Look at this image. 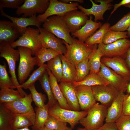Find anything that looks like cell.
<instances>
[{"instance_id":"cell-34","label":"cell","mask_w":130,"mask_h":130,"mask_svg":"<svg viewBox=\"0 0 130 130\" xmlns=\"http://www.w3.org/2000/svg\"><path fill=\"white\" fill-rule=\"evenodd\" d=\"M22 98L18 90L7 88L0 89V104L11 102Z\"/></svg>"},{"instance_id":"cell-31","label":"cell","mask_w":130,"mask_h":130,"mask_svg":"<svg viewBox=\"0 0 130 130\" xmlns=\"http://www.w3.org/2000/svg\"><path fill=\"white\" fill-rule=\"evenodd\" d=\"M48 68L56 78L58 82L62 80L63 77L62 64L59 55L47 62Z\"/></svg>"},{"instance_id":"cell-47","label":"cell","mask_w":130,"mask_h":130,"mask_svg":"<svg viewBox=\"0 0 130 130\" xmlns=\"http://www.w3.org/2000/svg\"><path fill=\"white\" fill-rule=\"evenodd\" d=\"M130 3V0H123L118 4H116L114 5L113 9L111 12L109 18L111 15L117 9L122 6Z\"/></svg>"},{"instance_id":"cell-36","label":"cell","mask_w":130,"mask_h":130,"mask_svg":"<svg viewBox=\"0 0 130 130\" xmlns=\"http://www.w3.org/2000/svg\"><path fill=\"white\" fill-rule=\"evenodd\" d=\"M47 68V64H46L39 67L33 72L26 81L20 84L21 87L25 89H28L31 86L34 84L36 81L39 80Z\"/></svg>"},{"instance_id":"cell-32","label":"cell","mask_w":130,"mask_h":130,"mask_svg":"<svg viewBox=\"0 0 130 130\" xmlns=\"http://www.w3.org/2000/svg\"><path fill=\"white\" fill-rule=\"evenodd\" d=\"M15 115L0 104V130H12L11 124Z\"/></svg>"},{"instance_id":"cell-4","label":"cell","mask_w":130,"mask_h":130,"mask_svg":"<svg viewBox=\"0 0 130 130\" xmlns=\"http://www.w3.org/2000/svg\"><path fill=\"white\" fill-rule=\"evenodd\" d=\"M43 28L69 44L72 42V37L65 21L61 16L53 15L49 17L44 23Z\"/></svg>"},{"instance_id":"cell-30","label":"cell","mask_w":130,"mask_h":130,"mask_svg":"<svg viewBox=\"0 0 130 130\" xmlns=\"http://www.w3.org/2000/svg\"><path fill=\"white\" fill-rule=\"evenodd\" d=\"M110 26L109 23H104L98 30L88 38L84 42L90 46L102 43L103 38L106 33L110 30Z\"/></svg>"},{"instance_id":"cell-38","label":"cell","mask_w":130,"mask_h":130,"mask_svg":"<svg viewBox=\"0 0 130 130\" xmlns=\"http://www.w3.org/2000/svg\"><path fill=\"white\" fill-rule=\"evenodd\" d=\"M126 32H120L109 30L104 35L103 40V43L107 45L113 43L120 39L127 38L128 37Z\"/></svg>"},{"instance_id":"cell-24","label":"cell","mask_w":130,"mask_h":130,"mask_svg":"<svg viewBox=\"0 0 130 130\" xmlns=\"http://www.w3.org/2000/svg\"><path fill=\"white\" fill-rule=\"evenodd\" d=\"M46 71L48 74L50 86L54 98L58 102L61 108L71 110L60 90L56 78L48 68Z\"/></svg>"},{"instance_id":"cell-28","label":"cell","mask_w":130,"mask_h":130,"mask_svg":"<svg viewBox=\"0 0 130 130\" xmlns=\"http://www.w3.org/2000/svg\"><path fill=\"white\" fill-rule=\"evenodd\" d=\"M61 54H62L52 49L42 47L35 55L37 59V65L40 67Z\"/></svg>"},{"instance_id":"cell-2","label":"cell","mask_w":130,"mask_h":130,"mask_svg":"<svg viewBox=\"0 0 130 130\" xmlns=\"http://www.w3.org/2000/svg\"><path fill=\"white\" fill-rule=\"evenodd\" d=\"M107 109L101 104L96 103L88 110L86 116L79 123L88 130H97L103 125Z\"/></svg>"},{"instance_id":"cell-48","label":"cell","mask_w":130,"mask_h":130,"mask_svg":"<svg viewBox=\"0 0 130 130\" xmlns=\"http://www.w3.org/2000/svg\"><path fill=\"white\" fill-rule=\"evenodd\" d=\"M125 60L130 70V48L126 53Z\"/></svg>"},{"instance_id":"cell-45","label":"cell","mask_w":130,"mask_h":130,"mask_svg":"<svg viewBox=\"0 0 130 130\" xmlns=\"http://www.w3.org/2000/svg\"><path fill=\"white\" fill-rule=\"evenodd\" d=\"M97 130H118L115 122L105 123Z\"/></svg>"},{"instance_id":"cell-39","label":"cell","mask_w":130,"mask_h":130,"mask_svg":"<svg viewBox=\"0 0 130 130\" xmlns=\"http://www.w3.org/2000/svg\"><path fill=\"white\" fill-rule=\"evenodd\" d=\"M33 125L30 120L26 117L21 115H15L11 124L12 130H14Z\"/></svg>"},{"instance_id":"cell-52","label":"cell","mask_w":130,"mask_h":130,"mask_svg":"<svg viewBox=\"0 0 130 130\" xmlns=\"http://www.w3.org/2000/svg\"><path fill=\"white\" fill-rule=\"evenodd\" d=\"M126 91L128 94H130V81L129 82L128 84Z\"/></svg>"},{"instance_id":"cell-42","label":"cell","mask_w":130,"mask_h":130,"mask_svg":"<svg viewBox=\"0 0 130 130\" xmlns=\"http://www.w3.org/2000/svg\"><path fill=\"white\" fill-rule=\"evenodd\" d=\"M67 123L57 119L49 115L45 126L54 130H65L67 127Z\"/></svg>"},{"instance_id":"cell-33","label":"cell","mask_w":130,"mask_h":130,"mask_svg":"<svg viewBox=\"0 0 130 130\" xmlns=\"http://www.w3.org/2000/svg\"><path fill=\"white\" fill-rule=\"evenodd\" d=\"M39 80L42 89L47 95L48 103L49 107L56 104L58 101L52 93L49 81L48 74L46 70Z\"/></svg>"},{"instance_id":"cell-14","label":"cell","mask_w":130,"mask_h":130,"mask_svg":"<svg viewBox=\"0 0 130 130\" xmlns=\"http://www.w3.org/2000/svg\"><path fill=\"white\" fill-rule=\"evenodd\" d=\"M40 31L39 38L43 47L52 49L65 54L66 48L62 40L56 38L54 35L40 27L38 28Z\"/></svg>"},{"instance_id":"cell-51","label":"cell","mask_w":130,"mask_h":130,"mask_svg":"<svg viewBox=\"0 0 130 130\" xmlns=\"http://www.w3.org/2000/svg\"><path fill=\"white\" fill-rule=\"evenodd\" d=\"M65 130H73L71 128L67 127ZM77 130H88L85 128H83L80 127L78 128Z\"/></svg>"},{"instance_id":"cell-8","label":"cell","mask_w":130,"mask_h":130,"mask_svg":"<svg viewBox=\"0 0 130 130\" xmlns=\"http://www.w3.org/2000/svg\"><path fill=\"white\" fill-rule=\"evenodd\" d=\"M40 33L38 28L27 27L25 32L10 46L13 48L17 47L27 48L31 50L32 55H35L43 47L39 38Z\"/></svg>"},{"instance_id":"cell-37","label":"cell","mask_w":130,"mask_h":130,"mask_svg":"<svg viewBox=\"0 0 130 130\" xmlns=\"http://www.w3.org/2000/svg\"><path fill=\"white\" fill-rule=\"evenodd\" d=\"M0 88L1 89L17 88L11 78L8 75L5 64L0 65Z\"/></svg>"},{"instance_id":"cell-12","label":"cell","mask_w":130,"mask_h":130,"mask_svg":"<svg viewBox=\"0 0 130 130\" xmlns=\"http://www.w3.org/2000/svg\"><path fill=\"white\" fill-rule=\"evenodd\" d=\"M91 87L96 101L99 102L101 104L107 108L111 105L119 92L116 88L110 84Z\"/></svg>"},{"instance_id":"cell-9","label":"cell","mask_w":130,"mask_h":130,"mask_svg":"<svg viewBox=\"0 0 130 130\" xmlns=\"http://www.w3.org/2000/svg\"><path fill=\"white\" fill-rule=\"evenodd\" d=\"M78 3L77 2L66 3L58 0H50L49 6L45 12L37 16L38 20L44 23L49 17L53 15L62 16L66 13L77 10Z\"/></svg>"},{"instance_id":"cell-18","label":"cell","mask_w":130,"mask_h":130,"mask_svg":"<svg viewBox=\"0 0 130 130\" xmlns=\"http://www.w3.org/2000/svg\"><path fill=\"white\" fill-rule=\"evenodd\" d=\"M76 91L80 109L87 111L96 103L91 86L81 85L76 87Z\"/></svg>"},{"instance_id":"cell-43","label":"cell","mask_w":130,"mask_h":130,"mask_svg":"<svg viewBox=\"0 0 130 130\" xmlns=\"http://www.w3.org/2000/svg\"><path fill=\"white\" fill-rule=\"evenodd\" d=\"M115 123L118 130H130V115H122Z\"/></svg>"},{"instance_id":"cell-1","label":"cell","mask_w":130,"mask_h":130,"mask_svg":"<svg viewBox=\"0 0 130 130\" xmlns=\"http://www.w3.org/2000/svg\"><path fill=\"white\" fill-rule=\"evenodd\" d=\"M66 48L65 57L76 67L80 62L88 58L93 50L94 45H88L84 42L72 37V44L62 40Z\"/></svg>"},{"instance_id":"cell-11","label":"cell","mask_w":130,"mask_h":130,"mask_svg":"<svg viewBox=\"0 0 130 130\" xmlns=\"http://www.w3.org/2000/svg\"><path fill=\"white\" fill-rule=\"evenodd\" d=\"M50 0H25L23 4L16 10L18 16L22 14V17H31L36 13H44L48 8Z\"/></svg>"},{"instance_id":"cell-13","label":"cell","mask_w":130,"mask_h":130,"mask_svg":"<svg viewBox=\"0 0 130 130\" xmlns=\"http://www.w3.org/2000/svg\"><path fill=\"white\" fill-rule=\"evenodd\" d=\"M98 73L109 84L115 88L119 91L124 92L127 91L129 82L102 63L100 71Z\"/></svg>"},{"instance_id":"cell-46","label":"cell","mask_w":130,"mask_h":130,"mask_svg":"<svg viewBox=\"0 0 130 130\" xmlns=\"http://www.w3.org/2000/svg\"><path fill=\"white\" fill-rule=\"evenodd\" d=\"M122 115H130V101L125 102L124 101Z\"/></svg>"},{"instance_id":"cell-19","label":"cell","mask_w":130,"mask_h":130,"mask_svg":"<svg viewBox=\"0 0 130 130\" xmlns=\"http://www.w3.org/2000/svg\"><path fill=\"white\" fill-rule=\"evenodd\" d=\"M58 85L71 110L80 111L81 109L76 94V87L73 83L62 81L60 82Z\"/></svg>"},{"instance_id":"cell-27","label":"cell","mask_w":130,"mask_h":130,"mask_svg":"<svg viewBox=\"0 0 130 130\" xmlns=\"http://www.w3.org/2000/svg\"><path fill=\"white\" fill-rule=\"evenodd\" d=\"M103 57L101 51L98 47V44H95L93 50L88 57L90 67L89 74L98 73L99 72L101 64V59Z\"/></svg>"},{"instance_id":"cell-26","label":"cell","mask_w":130,"mask_h":130,"mask_svg":"<svg viewBox=\"0 0 130 130\" xmlns=\"http://www.w3.org/2000/svg\"><path fill=\"white\" fill-rule=\"evenodd\" d=\"M49 107L47 103L42 107L35 108V120L32 127V130H40L45 126L49 116Z\"/></svg>"},{"instance_id":"cell-35","label":"cell","mask_w":130,"mask_h":130,"mask_svg":"<svg viewBox=\"0 0 130 130\" xmlns=\"http://www.w3.org/2000/svg\"><path fill=\"white\" fill-rule=\"evenodd\" d=\"M88 57L78 63L76 67L75 81L78 82L84 79L89 74L90 67Z\"/></svg>"},{"instance_id":"cell-56","label":"cell","mask_w":130,"mask_h":130,"mask_svg":"<svg viewBox=\"0 0 130 130\" xmlns=\"http://www.w3.org/2000/svg\"><path fill=\"white\" fill-rule=\"evenodd\" d=\"M124 6L130 8V3L123 6Z\"/></svg>"},{"instance_id":"cell-3","label":"cell","mask_w":130,"mask_h":130,"mask_svg":"<svg viewBox=\"0 0 130 130\" xmlns=\"http://www.w3.org/2000/svg\"><path fill=\"white\" fill-rule=\"evenodd\" d=\"M0 56L6 60L9 67V72L11 78L17 90L22 98L27 94L21 87L16 75V63L20 58V54L18 49L15 50L7 44H0Z\"/></svg>"},{"instance_id":"cell-40","label":"cell","mask_w":130,"mask_h":130,"mask_svg":"<svg viewBox=\"0 0 130 130\" xmlns=\"http://www.w3.org/2000/svg\"><path fill=\"white\" fill-rule=\"evenodd\" d=\"M28 89L31 92L33 101L36 107H40L44 106L47 99L46 95L38 92L34 84L31 86Z\"/></svg>"},{"instance_id":"cell-41","label":"cell","mask_w":130,"mask_h":130,"mask_svg":"<svg viewBox=\"0 0 130 130\" xmlns=\"http://www.w3.org/2000/svg\"><path fill=\"white\" fill-rule=\"evenodd\" d=\"M130 26V12L124 16L117 23L110 26V30L125 32Z\"/></svg>"},{"instance_id":"cell-55","label":"cell","mask_w":130,"mask_h":130,"mask_svg":"<svg viewBox=\"0 0 130 130\" xmlns=\"http://www.w3.org/2000/svg\"><path fill=\"white\" fill-rule=\"evenodd\" d=\"M40 130H54L52 129H51L48 128L45 126L42 128Z\"/></svg>"},{"instance_id":"cell-7","label":"cell","mask_w":130,"mask_h":130,"mask_svg":"<svg viewBox=\"0 0 130 130\" xmlns=\"http://www.w3.org/2000/svg\"><path fill=\"white\" fill-rule=\"evenodd\" d=\"M33 101L31 93L13 102L2 104L14 115H21L28 118L34 124L35 113L32 105Z\"/></svg>"},{"instance_id":"cell-49","label":"cell","mask_w":130,"mask_h":130,"mask_svg":"<svg viewBox=\"0 0 130 130\" xmlns=\"http://www.w3.org/2000/svg\"><path fill=\"white\" fill-rule=\"evenodd\" d=\"M59 1L65 3H68L69 2H76L78 3H83L84 0H59Z\"/></svg>"},{"instance_id":"cell-20","label":"cell","mask_w":130,"mask_h":130,"mask_svg":"<svg viewBox=\"0 0 130 130\" xmlns=\"http://www.w3.org/2000/svg\"><path fill=\"white\" fill-rule=\"evenodd\" d=\"M1 15L9 19L13 23L20 36L25 32L28 26H34L38 28L40 27L41 23L38 20L36 14L28 18L16 17L10 16L5 13L4 10L0 11Z\"/></svg>"},{"instance_id":"cell-17","label":"cell","mask_w":130,"mask_h":130,"mask_svg":"<svg viewBox=\"0 0 130 130\" xmlns=\"http://www.w3.org/2000/svg\"><path fill=\"white\" fill-rule=\"evenodd\" d=\"M72 33L84 26L88 20V16L83 12L77 10L69 12L61 16Z\"/></svg>"},{"instance_id":"cell-54","label":"cell","mask_w":130,"mask_h":130,"mask_svg":"<svg viewBox=\"0 0 130 130\" xmlns=\"http://www.w3.org/2000/svg\"><path fill=\"white\" fill-rule=\"evenodd\" d=\"M31 130L29 129L28 127H26L25 128L19 129H17L16 130Z\"/></svg>"},{"instance_id":"cell-23","label":"cell","mask_w":130,"mask_h":130,"mask_svg":"<svg viewBox=\"0 0 130 130\" xmlns=\"http://www.w3.org/2000/svg\"><path fill=\"white\" fill-rule=\"evenodd\" d=\"M92 19V16L91 15L90 19L87 20L84 26L75 32L71 33L72 37H77L78 40L84 42L88 38L93 35L103 25L101 22H95Z\"/></svg>"},{"instance_id":"cell-44","label":"cell","mask_w":130,"mask_h":130,"mask_svg":"<svg viewBox=\"0 0 130 130\" xmlns=\"http://www.w3.org/2000/svg\"><path fill=\"white\" fill-rule=\"evenodd\" d=\"M25 0H0V10L7 8L17 9L24 3Z\"/></svg>"},{"instance_id":"cell-50","label":"cell","mask_w":130,"mask_h":130,"mask_svg":"<svg viewBox=\"0 0 130 130\" xmlns=\"http://www.w3.org/2000/svg\"><path fill=\"white\" fill-rule=\"evenodd\" d=\"M124 101L125 102L130 101V94L125 95L124 99Z\"/></svg>"},{"instance_id":"cell-22","label":"cell","mask_w":130,"mask_h":130,"mask_svg":"<svg viewBox=\"0 0 130 130\" xmlns=\"http://www.w3.org/2000/svg\"><path fill=\"white\" fill-rule=\"evenodd\" d=\"M125 94L124 92L119 91L111 105L108 108L106 123H114L122 114L124 99Z\"/></svg>"},{"instance_id":"cell-10","label":"cell","mask_w":130,"mask_h":130,"mask_svg":"<svg viewBox=\"0 0 130 130\" xmlns=\"http://www.w3.org/2000/svg\"><path fill=\"white\" fill-rule=\"evenodd\" d=\"M103 57H120L125 59L126 55L130 48V40L127 38L118 40L107 45L103 43L98 45Z\"/></svg>"},{"instance_id":"cell-29","label":"cell","mask_w":130,"mask_h":130,"mask_svg":"<svg viewBox=\"0 0 130 130\" xmlns=\"http://www.w3.org/2000/svg\"><path fill=\"white\" fill-rule=\"evenodd\" d=\"M73 84L75 87L83 85L92 86L96 85H107L108 83L98 73H92L89 75L83 81L77 82H74Z\"/></svg>"},{"instance_id":"cell-16","label":"cell","mask_w":130,"mask_h":130,"mask_svg":"<svg viewBox=\"0 0 130 130\" xmlns=\"http://www.w3.org/2000/svg\"><path fill=\"white\" fill-rule=\"evenodd\" d=\"M101 63L113 70L118 74L130 81V70L125 59L120 57L109 58L103 57Z\"/></svg>"},{"instance_id":"cell-25","label":"cell","mask_w":130,"mask_h":130,"mask_svg":"<svg viewBox=\"0 0 130 130\" xmlns=\"http://www.w3.org/2000/svg\"><path fill=\"white\" fill-rule=\"evenodd\" d=\"M62 64L63 77L62 81L73 83L75 81L76 69L75 66L63 54L59 55Z\"/></svg>"},{"instance_id":"cell-21","label":"cell","mask_w":130,"mask_h":130,"mask_svg":"<svg viewBox=\"0 0 130 130\" xmlns=\"http://www.w3.org/2000/svg\"><path fill=\"white\" fill-rule=\"evenodd\" d=\"M20 36L12 22L4 20L0 21V44L10 45Z\"/></svg>"},{"instance_id":"cell-53","label":"cell","mask_w":130,"mask_h":130,"mask_svg":"<svg viewBox=\"0 0 130 130\" xmlns=\"http://www.w3.org/2000/svg\"><path fill=\"white\" fill-rule=\"evenodd\" d=\"M127 36L128 37L130 38V26L127 29Z\"/></svg>"},{"instance_id":"cell-5","label":"cell","mask_w":130,"mask_h":130,"mask_svg":"<svg viewBox=\"0 0 130 130\" xmlns=\"http://www.w3.org/2000/svg\"><path fill=\"white\" fill-rule=\"evenodd\" d=\"M20 54L19 63L18 69V80L21 84L24 82L37 65V59L33 57L31 50L27 48L18 47Z\"/></svg>"},{"instance_id":"cell-6","label":"cell","mask_w":130,"mask_h":130,"mask_svg":"<svg viewBox=\"0 0 130 130\" xmlns=\"http://www.w3.org/2000/svg\"><path fill=\"white\" fill-rule=\"evenodd\" d=\"M48 113L49 115L58 120L69 123L71 128L73 129L81 119L86 116L87 112L83 110L75 111L62 108L57 102L55 104L49 107Z\"/></svg>"},{"instance_id":"cell-15","label":"cell","mask_w":130,"mask_h":130,"mask_svg":"<svg viewBox=\"0 0 130 130\" xmlns=\"http://www.w3.org/2000/svg\"><path fill=\"white\" fill-rule=\"evenodd\" d=\"M92 4V7L89 9L84 8L78 5V8L87 16L93 15L94 16V21L104 19L103 15L107 10H109L113 6L111 3L112 0H96L95 2H99V4H96L92 0H90Z\"/></svg>"}]
</instances>
